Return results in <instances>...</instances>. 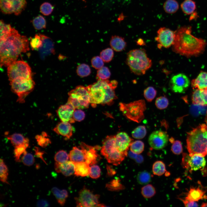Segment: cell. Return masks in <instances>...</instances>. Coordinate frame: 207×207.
Wrapping results in <instances>:
<instances>
[{
    "label": "cell",
    "mask_w": 207,
    "mask_h": 207,
    "mask_svg": "<svg viewBox=\"0 0 207 207\" xmlns=\"http://www.w3.org/2000/svg\"><path fill=\"white\" fill-rule=\"evenodd\" d=\"M76 73L79 76L85 77L90 75L91 73V70L88 65L83 63L77 66Z\"/></svg>",
    "instance_id": "37"
},
{
    "label": "cell",
    "mask_w": 207,
    "mask_h": 207,
    "mask_svg": "<svg viewBox=\"0 0 207 207\" xmlns=\"http://www.w3.org/2000/svg\"><path fill=\"white\" fill-rule=\"evenodd\" d=\"M204 157L198 154L183 153L182 164L184 167L190 171H196L205 166L206 162Z\"/></svg>",
    "instance_id": "13"
},
{
    "label": "cell",
    "mask_w": 207,
    "mask_h": 207,
    "mask_svg": "<svg viewBox=\"0 0 207 207\" xmlns=\"http://www.w3.org/2000/svg\"><path fill=\"white\" fill-rule=\"evenodd\" d=\"M53 9V5L48 2H45L43 3L40 8L41 13L45 16H48L51 14Z\"/></svg>",
    "instance_id": "50"
},
{
    "label": "cell",
    "mask_w": 207,
    "mask_h": 207,
    "mask_svg": "<svg viewBox=\"0 0 207 207\" xmlns=\"http://www.w3.org/2000/svg\"><path fill=\"white\" fill-rule=\"evenodd\" d=\"M111 72L109 68L106 66H103L98 70L96 74L97 80H108L111 76Z\"/></svg>",
    "instance_id": "38"
},
{
    "label": "cell",
    "mask_w": 207,
    "mask_h": 207,
    "mask_svg": "<svg viewBox=\"0 0 207 207\" xmlns=\"http://www.w3.org/2000/svg\"><path fill=\"white\" fill-rule=\"evenodd\" d=\"M171 150L175 154H180L183 152V147L181 142L179 140L174 141L171 146Z\"/></svg>",
    "instance_id": "53"
},
{
    "label": "cell",
    "mask_w": 207,
    "mask_h": 207,
    "mask_svg": "<svg viewBox=\"0 0 207 207\" xmlns=\"http://www.w3.org/2000/svg\"><path fill=\"white\" fill-rule=\"evenodd\" d=\"M34 150L36 157L41 159L45 164H47L43 157V156L45 153L44 151H41L40 148L37 147H35Z\"/></svg>",
    "instance_id": "57"
},
{
    "label": "cell",
    "mask_w": 207,
    "mask_h": 207,
    "mask_svg": "<svg viewBox=\"0 0 207 207\" xmlns=\"http://www.w3.org/2000/svg\"><path fill=\"white\" fill-rule=\"evenodd\" d=\"M54 168L57 172L61 173L66 177L72 175L75 171L74 164L71 161H68L63 163L55 162Z\"/></svg>",
    "instance_id": "22"
},
{
    "label": "cell",
    "mask_w": 207,
    "mask_h": 207,
    "mask_svg": "<svg viewBox=\"0 0 207 207\" xmlns=\"http://www.w3.org/2000/svg\"><path fill=\"white\" fill-rule=\"evenodd\" d=\"M126 63L131 72L137 75L145 74L152 65V60L143 49L129 51L126 55Z\"/></svg>",
    "instance_id": "5"
},
{
    "label": "cell",
    "mask_w": 207,
    "mask_h": 207,
    "mask_svg": "<svg viewBox=\"0 0 207 207\" xmlns=\"http://www.w3.org/2000/svg\"><path fill=\"white\" fill-rule=\"evenodd\" d=\"M83 1H84L85 0H83Z\"/></svg>",
    "instance_id": "63"
},
{
    "label": "cell",
    "mask_w": 207,
    "mask_h": 207,
    "mask_svg": "<svg viewBox=\"0 0 207 207\" xmlns=\"http://www.w3.org/2000/svg\"><path fill=\"white\" fill-rule=\"evenodd\" d=\"M104 62L100 56L93 57L91 60L92 66L96 69L98 70L103 66Z\"/></svg>",
    "instance_id": "52"
},
{
    "label": "cell",
    "mask_w": 207,
    "mask_h": 207,
    "mask_svg": "<svg viewBox=\"0 0 207 207\" xmlns=\"http://www.w3.org/2000/svg\"><path fill=\"white\" fill-rule=\"evenodd\" d=\"M120 110L128 119L139 123L144 117V112L146 109L145 102L141 99L125 103H119Z\"/></svg>",
    "instance_id": "7"
},
{
    "label": "cell",
    "mask_w": 207,
    "mask_h": 207,
    "mask_svg": "<svg viewBox=\"0 0 207 207\" xmlns=\"http://www.w3.org/2000/svg\"><path fill=\"white\" fill-rule=\"evenodd\" d=\"M51 191L59 204L62 206H64L68 197L67 191L65 189L60 190L54 187L52 188Z\"/></svg>",
    "instance_id": "28"
},
{
    "label": "cell",
    "mask_w": 207,
    "mask_h": 207,
    "mask_svg": "<svg viewBox=\"0 0 207 207\" xmlns=\"http://www.w3.org/2000/svg\"><path fill=\"white\" fill-rule=\"evenodd\" d=\"M110 44L111 48L116 52L123 51L126 46V43L124 38L117 35L112 37Z\"/></svg>",
    "instance_id": "26"
},
{
    "label": "cell",
    "mask_w": 207,
    "mask_h": 207,
    "mask_svg": "<svg viewBox=\"0 0 207 207\" xmlns=\"http://www.w3.org/2000/svg\"><path fill=\"white\" fill-rule=\"evenodd\" d=\"M29 145V143L22 144L14 146V157L16 162H20V157L26 151Z\"/></svg>",
    "instance_id": "35"
},
{
    "label": "cell",
    "mask_w": 207,
    "mask_h": 207,
    "mask_svg": "<svg viewBox=\"0 0 207 207\" xmlns=\"http://www.w3.org/2000/svg\"><path fill=\"white\" fill-rule=\"evenodd\" d=\"M69 158V155L64 150L58 151L54 156L55 162L60 163H63L68 161Z\"/></svg>",
    "instance_id": "47"
},
{
    "label": "cell",
    "mask_w": 207,
    "mask_h": 207,
    "mask_svg": "<svg viewBox=\"0 0 207 207\" xmlns=\"http://www.w3.org/2000/svg\"><path fill=\"white\" fill-rule=\"evenodd\" d=\"M191 84L193 89H207V72L201 71L197 77L191 81Z\"/></svg>",
    "instance_id": "25"
},
{
    "label": "cell",
    "mask_w": 207,
    "mask_h": 207,
    "mask_svg": "<svg viewBox=\"0 0 207 207\" xmlns=\"http://www.w3.org/2000/svg\"><path fill=\"white\" fill-rule=\"evenodd\" d=\"M181 200L186 207H198V204L195 201H190L186 200L179 199Z\"/></svg>",
    "instance_id": "58"
},
{
    "label": "cell",
    "mask_w": 207,
    "mask_h": 207,
    "mask_svg": "<svg viewBox=\"0 0 207 207\" xmlns=\"http://www.w3.org/2000/svg\"><path fill=\"white\" fill-rule=\"evenodd\" d=\"M47 137V135L45 132H43L41 135H36L35 137V139L38 144L42 147H46L51 143L50 139Z\"/></svg>",
    "instance_id": "45"
},
{
    "label": "cell",
    "mask_w": 207,
    "mask_h": 207,
    "mask_svg": "<svg viewBox=\"0 0 207 207\" xmlns=\"http://www.w3.org/2000/svg\"><path fill=\"white\" fill-rule=\"evenodd\" d=\"M187 148L189 154L207 155V125L200 124L187 135Z\"/></svg>",
    "instance_id": "4"
},
{
    "label": "cell",
    "mask_w": 207,
    "mask_h": 207,
    "mask_svg": "<svg viewBox=\"0 0 207 207\" xmlns=\"http://www.w3.org/2000/svg\"><path fill=\"white\" fill-rule=\"evenodd\" d=\"M85 114L81 109H75L73 114V118L75 121L80 122L84 119Z\"/></svg>",
    "instance_id": "55"
},
{
    "label": "cell",
    "mask_w": 207,
    "mask_h": 207,
    "mask_svg": "<svg viewBox=\"0 0 207 207\" xmlns=\"http://www.w3.org/2000/svg\"><path fill=\"white\" fill-rule=\"evenodd\" d=\"M68 102L75 109H83L88 108L90 104V97L87 87L78 85L68 93Z\"/></svg>",
    "instance_id": "8"
},
{
    "label": "cell",
    "mask_w": 207,
    "mask_h": 207,
    "mask_svg": "<svg viewBox=\"0 0 207 207\" xmlns=\"http://www.w3.org/2000/svg\"><path fill=\"white\" fill-rule=\"evenodd\" d=\"M29 49L27 37L21 35L12 28L10 35L5 39L0 41L1 67H7L16 61L21 53L26 52Z\"/></svg>",
    "instance_id": "1"
},
{
    "label": "cell",
    "mask_w": 207,
    "mask_h": 207,
    "mask_svg": "<svg viewBox=\"0 0 207 207\" xmlns=\"http://www.w3.org/2000/svg\"><path fill=\"white\" fill-rule=\"evenodd\" d=\"M190 84L188 78L183 74H179L172 77L170 86L173 91L177 93H184Z\"/></svg>",
    "instance_id": "16"
},
{
    "label": "cell",
    "mask_w": 207,
    "mask_h": 207,
    "mask_svg": "<svg viewBox=\"0 0 207 207\" xmlns=\"http://www.w3.org/2000/svg\"><path fill=\"white\" fill-rule=\"evenodd\" d=\"M26 0H0V8L5 14H20L26 7Z\"/></svg>",
    "instance_id": "12"
},
{
    "label": "cell",
    "mask_w": 207,
    "mask_h": 207,
    "mask_svg": "<svg viewBox=\"0 0 207 207\" xmlns=\"http://www.w3.org/2000/svg\"><path fill=\"white\" fill-rule=\"evenodd\" d=\"M32 23L35 29L40 30L45 28L46 26V21L44 18L41 15L38 16L33 19Z\"/></svg>",
    "instance_id": "39"
},
{
    "label": "cell",
    "mask_w": 207,
    "mask_h": 207,
    "mask_svg": "<svg viewBox=\"0 0 207 207\" xmlns=\"http://www.w3.org/2000/svg\"><path fill=\"white\" fill-rule=\"evenodd\" d=\"M141 193L145 198H149L153 197L156 194L155 188L151 184L146 185L141 189Z\"/></svg>",
    "instance_id": "40"
},
{
    "label": "cell",
    "mask_w": 207,
    "mask_h": 207,
    "mask_svg": "<svg viewBox=\"0 0 207 207\" xmlns=\"http://www.w3.org/2000/svg\"><path fill=\"white\" fill-rule=\"evenodd\" d=\"M30 44L33 50H38L42 44V40L39 34H36L34 37L31 39Z\"/></svg>",
    "instance_id": "48"
},
{
    "label": "cell",
    "mask_w": 207,
    "mask_h": 207,
    "mask_svg": "<svg viewBox=\"0 0 207 207\" xmlns=\"http://www.w3.org/2000/svg\"><path fill=\"white\" fill-rule=\"evenodd\" d=\"M175 36V31L166 27L160 28L157 32L155 39L158 43L159 49L162 47L168 48L174 43Z\"/></svg>",
    "instance_id": "14"
},
{
    "label": "cell",
    "mask_w": 207,
    "mask_h": 207,
    "mask_svg": "<svg viewBox=\"0 0 207 207\" xmlns=\"http://www.w3.org/2000/svg\"><path fill=\"white\" fill-rule=\"evenodd\" d=\"M6 136L7 139L10 141L14 147L20 144L29 143L28 139L24 137L23 135L20 133H15Z\"/></svg>",
    "instance_id": "30"
},
{
    "label": "cell",
    "mask_w": 207,
    "mask_h": 207,
    "mask_svg": "<svg viewBox=\"0 0 207 207\" xmlns=\"http://www.w3.org/2000/svg\"><path fill=\"white\" fill-rule=\"evenodd\" d=\"M101 172L100 168L98 166L93 165L90 167L89 175L92 178L96 179L100 177Z\"/></svg>",
    "instance_id": "54"
},
{
    "label": "cell",
    "mask_w": 207,
    "mask_h": 207,
    "mask_svg": "<svg viewBox=\"0 0 207 207\" xmlns=\"http://www.w3.org/2000/svg\"><path fill=\"white\" fill-rule=\"evenodd\" d=\"M120 184L117 180H113L106 184V187L109 190L114 191L120 189Z\"/></svg>",
    "instance_id": "56"
},
{
    "label": "cell",
    "mask_w": 207,
    "mask_h": 207,
    "mask_svg": "<svg viewBox=\"0 0 207 207\" xmlns=\"http://www.w3.org/2000/svg\"><path fill=\"white\" fill-rule=\"evenodd\" d=\"M7 73L10 81L18 78H32L30 67L27 62L22 60H16L8 66Z\"/></svg>",
    "instance_id": "10"
},
{
    "label": "cell",
    "mask_w": 207,
    "mask_h": 207,
    "mask_svg": "<svg viewBox=\"0 0 207 207\" xmlns=\"http://www.w3.org/2000/svg\"><path fill=\"white\" fill-rule=\"evenodd\" d=\"M75 109L71 103L67 102L65 104L62 105L58 108L56 113L61 121L73 123L75 121L73 118Z\"/></svg>",
    "instance_id": "17"
},
{
    "label": "cell",
    "mask_w": 207,
    "mask_h": 207,
    "mask_svg": "<svg viewBox=\"0 0 207 207\" xmlns=\"http://www.w3.org/2000/svg\"><path fill=\"white\" fill-rule=\"evenodd\" d=\"M53 130L56 133L63 136L67 140L70 139L72 136L74 128L70 123L61 121L58 123Z\"/></svg>",
    "instance_id": "21"
},
{
    "label": "cell",
    "mask_w": 207,
    "mask_h": 207,
    "mask_svg": "<svg viewBox=\"0 0 207 207\" xmlns=\"http://www.w3.org/2000/svg\"><path fill=\"white\" fill-rule=\"evenodd\" d=\"M133 140L125 132H120L116 135V145L118 150L127 156L128 151Z\"/></svg>",
    "instance_id": "19"
},
{
    "label": "cell",
    "mask_w": 207,
    "mask_h": 207,
    "mask_svg": "<svg viewBox=\"0 0 207 207\" xmlns=\"http://www.w3.org/2000/svg\"><path fill=\"white\" fill-rule=\"evenodd\" d=\"M107 170L108 171V173L109 175L112 176L114 175L116 172L110 166H107Z\"/></svg>",
    "instance_id": "60"
},
{
    "label": "cell",
    "mask_w": 207,
    "mask_h": 207,
    "mask_svg": "<svg viewBox=\"0 0 207 207\" xmlns=\"http://www.w3.org/2000/svg\"><path fill=\"white\" fill-rule=\"evenodd\" d=\"M69 155L70 161L73 163L85 161L83 150L76 147H73L72 150L70 151Z\"/></svg>",
    "instance_id": "29"
},
{
    "label": "cell",
    "mask_w": 207,
    "mask_h": 207,
    "mask_svg": "<svg viewBox=\"0 0 207 207\" xmlns=\"http://www.w3.org/2000/svg\"><path fill=\"white\" fill-rule=\"evenodd\" d=\"M49 206L48 202L44 199H40L37 201V206L39 207H47Z\"/></svg>",
    "instance_id": "59"
},
{
    "label": "cell",
    "mask_w": 207,
    "mask_h": 207,
    "mask_svg": "<svg viewBox=\"0 0 207 207\" xmlns=\"http://www.w3.org/2000/svg\"><path fill=\"white\" fill-rule=\"evenodd\" d=\"M143 94L147 101L150 102L156 97L157 94V91L153 87H149L144 90Z\"/></svg>",
    "instance_id": "46"
},
{
    "label": "cell",
    "mask_w": 207,
    "mask_h": 207,
    "mask_svg": "<svg viewBox=\"0 0 207 207\" xmlns=\"http://www.w3.org/2000/svg\"><path fill=\"white\" fill-rule=\"evenodd\" d=\"M179 8V4L176 0H167L163 5L164 11L169 14L175 13L178 9Z\"/></svg>",
    "instance_id": "32"
},
{
    "label": "cell",
    "mask_w": 207,
    "mask_h": 207,
    "mask_svg": "<svg viewBox=\"0 0 207 207\" xmlns=\"http://www.w3.org/2000/svg\"><path fill=\"white\" fill-rule=\"evenodd\" d=\"M206 123L207 124L206 125H207V115L206 118Z\"/></svg>",
    "instance_id": "62"
},
{
    "label": "cell",
    "mask_w": 207,
    "mask_h": 207,
    "mask_svg": "<svg viewBox=\"0 0 207 207\" xmlns=\"http://www.w3.org/2000/svg\"><path fill=\"white\" fill-rule=\"evenodd\" d=\"M42 41L41 46L38 49L40 56L42 59L55 53L54 45L51 39L44 34H39Z\"/></svg>",
    "instance_id": "20"
},
{
    "label": "cell",
    "mask_w": 207,
    "mask_h": 207,
    "mask_svg": "<svg viewBox=\"0 0 207 207\" xmlns=\"http://www.w3.org/2000/svg\"><path fill=\"white\" fill-rule=\"evenodd\" d=\"M168 136L166 132L160 130L152 132L149 135L148 142L151 147L156 150H161L167 145Z\"/></svg>",
    "instance_id": "15"
},
{
    "label": "cell",
    "mask_w": 207,
    "mask_h": 207,
    "mask_svg": "<svg viewBox=\"0 0 207 207\" xmlns=\"http://www.w3.org/2000/svg\"><path fill=\"white\" fill-rule=\"evenodd\" d=\"M137 43L138 45H143V44H145V43L143 40L141 39H139L137 40Z\"/></svg>",
    "instance_id": "61"
},
{
    "label": "cell",
    "mask_w": 207,
    "mask_h": 207,
    "mask_svg": "<svg viewBox=\"0 0 207 207\" xmlns=\"http://www.w3.org/2000/svg\"><path fill=\"white\" fill-rule=\"evenodd\" d=\"M10 85L12 91L18 96L17 102L22 103L25 102L26 97L34 89L35 84L31 78L17 79L10 81Z\"/></svg>",
    "instance_id": "9"
},
{
    "label": "cell",
    "mask_w": 207,
    "mask_h": 207,
    "mask_svg": "<svg viewBox=\"0 0 207 207\" xmlns=\"http://www.w3.org/2000/svg\"><path fill=\"white\" fill-rule=\"evenodd\" d=\"M151 177V175L150 173L144 171L138 173L137 177V179L139 184L146 185L150 182Z\"/></svg>",
    "instance_id": "36"
},
{
    "label": "cell",
    "mask_w": 207,
    "mask_h": 207,
    "mask_svg": "<svg viewBox=\"0 0 207 207\" xmlns=\"http://www.w3.org/2000/svg\"><path fill=\"white\" fill-rule=\"evenodd\" d=\"M192 100L194 104L207 106V89H196L193 93Z\"/></svg>",
    "instance_id": "24"
},
{
    "label": "cell",
    "mask_w": 207,
    "mask_h": 207,
    "mask_svg": "<svg viewBox=\"0 0 207 207\" xmlns=\"http://www.w3.org/2000/svg\"><path fill=\"white\" fill-rule=\"evenodd\" d=\"M117 81L99 80L87 87L88 91L90 103L95 107L97 104L111 105L117 98L114 90L117 87Z\"/></svg>",
    "instance_id": "3"
},
{
    "label": "cell",
    "mask_w": 207,
    "mask_h": 207,
    "mask_svg": "<svg viewBox=\"0 0 207 207\" xmlns=\"http://www.w3.org/2000/svg\"><path fill=\"white\" fill-rule=\"evenodd\" d=\"M80 147L84 152L85 161L90 166L95 164L100 160L101 157L94 147L83 142L81 143Z\"/></svg>",
    "instance_id": "18"
},
{
    "label": "cell",
    "mask_w": 207,
    "mask_h": 207,
    "mask_svg": "<svg viewBox=\"0 0 207 207\" xmlns=\"http://www.w3.org/2000/svg\"><path fill=\"white\" fill-rule=\"evenodd\" d=\"M147 131L145 126H139L136 127L131 133L132 137L136 139H141L146 136Z\"/></svg>",
    "instance_id": "41"
},
{
    "label": "cell",
    "mask_w": 207,
    "mask_h": 207,
    "mask_svg": "<svg viewBox=\"0 0 207 207\" xmlns=\"http://www.w3.org/2000/svg\"><path fill=\"white\" fill-rule=\"evenodd\" d=\"M130 147L131 151L135 154H139L143 151L144 144L142 141L137 140L133 142Z\"/></svg>",
    "instance_id": "42"
},
{
    "label": "cell",
    "mask_w": 207,
    "mask_h": 207,
    "mask_svg": "<svg viewBox=\"0 0 207 207\" xmlns=\"http://www.w3.org/2000/svg\"><path fill=\"white\" fill-rule=\"evenodd\" d=\"M114 56L113 50L108 48L102 50L100 54V56L104 62L108 63L112 60Z\"/></svg>",
    "instance_id": "43"
},
{
    "label": "cell",
    "mask_w": 207,
    "mask_h": 207,
    "mask_svg": "<svg viewBox=\"0 0 207 207\" xmlns=\"http://www.w3.org/2000/svg\"><path fill=\"white\" fill-rule=\"evenodd\" d=\"M99 195L94 194L89 190L84 187L79 191L78 196L75 198L77 206L99 207Z\"/></svg>",
    "instance_id": "11"
},
{
    "label": "cell",
    "mask_w": 207,
    "mask_h": 207,
    "mask_svg": "<svg viewBox=\"0 0 207 207\" xmlns=\"http://www.w3.org/2000/svg\"><path fill=\"white\" fill-rule=\"evenodd\" d=\"M0 40L2 41L6 39L10 35L12 28L9 24L5 23L3 20H0Z\"/></svg>",
    "instance_id": "33"
},
{
    "label": "cell",
    "mask_w": 207,
    "mask_h": 207,
    "mask_svg": "<svg viewBox=\"0 0 207 207\" xmlns=\"http://www.w3.org/2000/svg\"><path fill=\"white\" fill-rule=\"evenodd\" d=\"M74 163L75 166L74 174L76 176L84 177L89 175L90 167L86 162Z\"/></svg>",
    "instance_id": "27"
},
{
    "label": "cell",
    "mask_w": 207,
    "mask_h": 207,
    "mask_svg": "<svg viewBox=\"0 0 207 207\" xmlns=\"http://www.w3.org/2000/svg\"><path fill=\"white\" fill-rule=\"evenodd\" d=\"M206 191L198 187L197 188L191 187L187 193L185 199L188 200L196 202L203 198H206L204 194Z\"/></svg>",
    "instance_id": "23"
},
{
    "label": "cell",
    "mask_w": 207,
    "mask_h": 207,
    "mask_svg": "<svg viewBox=\"0 0 207 207\" xmlns=\"http://www.w3.org/2000/svg\"><path fill=\"white\" fill-rule=\"evenodd\" d=\"M21 160L25 165L30 166L34 164V158L31 154L28 153L26 151L22 155Z\"/></svg>",
    "instance_id": "49"
},
{
    "label": "cell",
    "mask_w": 207,
    "mask_h": 207,
    "mask_svg": "<svg viewBox=\"0 0 207 207\" xmlns=\"http://www.w3.org/2000/svg\"><path fill=\"white\" fill-rule=\"evenodd\" d=\"M0 162V181L3 183L9 184V183L7 181L8 175V169L7 166L3 159H1Z\"/></svg>",
    "instance_id": "44"
},
{
    "label": "cell",
    "mask_w": 207,
    "mask_h": 207,
    "mask_svg": "<svg viewBox=\"0 0 207 207\" xmlns=\"http://www.w3.org/2000/svg\"><path fill=\"white\" fill-rule=\"evenodd\" d=\"M101 152L108 162L115 166L120 164L126 156L117 147L116 135L108 136L106 137L103 142Z\"/></svg>",
    "instance_id": "6"
},
{
    "label": "cell",
    "mask_w": 207,
    "mask_h": 207,
    "mask_svg": "<svg viewBox=\"0 0 207 207\" xmlns=\"http://www.w3.org/2000/svg\"><path fill=\"white\" fill-rule=\"evenodd\" d=\"M169 104L168 99L164 96H160L158 97L155 101V105L156 107L160 110L166 108Z\"/></svg>",
    "instance_id": "51"
},
{
    "label": "cell",
    "mask_w": 207,
    "mask_h": 207,
    "mask_svg": "<svg viewBox=\"0 0 207 207\" xmlns=\"http://www.w3.org/2000/svg\"><path fill=\"white\" fill-rule=\"evenodd\" d=\"M191 28L190 26H184L175 31V39L172 45L174 52L189 57L197 56L204 51L206 42L193 35Z\"/></svg>",
    "instance_id": "2"
},
{
    "label": "cell",
    "mask_w": 207,
    "mask_h": 207,
    "mask_svg": "<svg viewBox=\"0 0 207 207\" xmlns=\"http://www.w3.org/2000/svg\"><path fill=\"white\" fill-rule=\"evenodd\" d=\"M183 12L186 15L192 14L196 9L195 2L193 0H185L181 5Z\"/></svg>",
    "instance_id": "31"
},
{
    "label": "cell",
    "mask_w": 207,
    "mask_h": 207,
    "mask_svg": "<svg viewBox=\"0 0 207 207\" xmlns=\"http://www.w3.org/2000/svg\"><path fill=\"white\" fill-rule=\"evenodd\" d=\"M152 170L154 175L158 176H161L166 171L165 165L162 161H156L153 165Z\"/></svg>",
    "instance_id": "34"
}]
</instances>
